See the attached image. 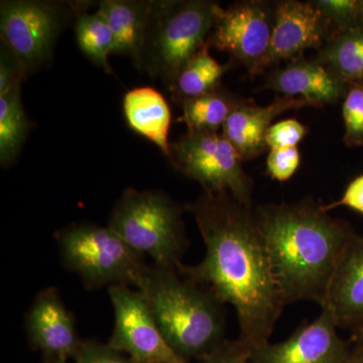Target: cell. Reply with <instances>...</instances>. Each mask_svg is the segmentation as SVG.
Wrapping results in <instances>:
<instances>
[{"label":"cell","mask_w":363,"mask_h":363,"mask_svg":"<svg viewBox=\"0 0 363 363\" xmlns=\"http://www.w3.org/2000/svg\"><path fill=\"white\" fill-rule=\"evenodd\" d=\"M252 352L238 339L233 341L226 340L218 350L209 357L199 360L198 363H253Z\"/></svg>","instance_id":"29"},{"label":"cell","mask_w":363,"mask_h":363,"mask_svg":"<svg viewBox=\"0 0 363 363\" xmlns=\"http://www.w3.org/2000/svg\"><path fill=\"white\" fill-rule=\"evenodd\" d=\"M267 87L281 96L300 98L313 106L336 104L351 86L318 61H296L272 74Z\"/></svg>","instance_id":"16"},{"label":"cell","mask_w":363,"mask_h":363,"mask_svg":"<svg viewBox=\"0 0 363 363\" xmlns=\"http://www.w3.org/2000/svg\"><path fill=\"white\" fill-rule=\"evenodd\" d=\"M25 77L18 62L13 58L4 45H1L0 54V95H4L13 88L21 86V80Z\"/></svg>","instance_id":"30"},{"label":"cell","mask_w":363,"mask_h":363,"mask_svg":"<svg viewBox=\"0 0 363 363\" xmlns=\"http://www.w3.org/2000/svg\"><path fill=\"white\" fill-rule=\"evenodd\" d=\"M301 156L298 147L269 150L267 159V171L272 180H290L300 167Z\"/></svg>","instance_id":"27"},{"label":"cell","mask_w":363,"mask_h":363,"mask_svg":"<svg viewBox=\"0 0 363 363\" xmlns=\"http://www.w3.org/2000/svg\"><path fill=\"white\" fill-rule=\"evenodd\" d=\"M154 4L135 0H104L98 4L113 35V54L130 57L138 67L143 65Z\"/></svg>","instance_id":"17"},{"label":"cell","mask_w":363,"mask_h":363,"mask_svg":"<svg viewBox=\"0 0 363 363\" xmlns=\"http://www.w3.org/2000/svg\"><path fill=\"white\" fill-rule=\"evenodd\" d=\"M272 25L264 2H238L226 9L219 6L207 43L231 55L255 75L269 50Z\"/></svg>","instance_id":"10"},{"label":"cell","mask_w":363,"mask_h":363,"mask_svg":"<svg viewBox=\"0 0 363 363\" xmlns=\"http://www.w3.org/2000/svg\"><path fill=\"white\" fill-rule=\"evenodd\" d=\"M338 207L350 208L353 211L363 215V174L348 184L340 199L330 204L322 205V209L325 212H329Z\"/></svg>","instance_id":"31"},{"label":"cell","mask_w":363,"mask_h":363,"mask_svg":"<svg viewBox=\"0 0 363 363\" xmlns=\"http://www.w3.org/2000/svg\"><path fill=\"white\" fill-rule=\"evenodd\" d=\"M208 43L182 69L171 85L172 92L182 101L201 96L219 87L228 66L221 65L210 55Z\"/></svg>","instance_id":"20"},{"label":"cell","mask_w":363,"mask_h":363,"mask_svg":"<svg viewBox=\"0 0 363 363\" xmlns=\"http://www.w3.org/2000/svg\"><path fill=\"white\" fill-rule=\"evenodd\" d=\"M21 92L18 86L0 95V164L4 168L16 161L30 130Z\"/></svg>","instance_id":"21"},{"label":"cell","mask_w":363,"mask_h":363,"mask_svg":"<svg viewBox=\"0 0 363 363\" xmlns=\"http://www.w3.org/2000/svg\"><path fill=\"white\" fill-rule=\"evenodd\" d=\"M316 61L328 67L350 86H363V25L328 40Z\"/></svg>","instance_id":"19"},{"label":"cell","mask_w":363,"mask_h":363,"mask_svg":"<svg viewBox=\"0 0 363 363\" xmlns=\"http://www.w3.org/2000/svg\"><path fill=\"white\" fill-rule=\"evenodd\" d=\"M172 164L197 181L204 192L230 194L252 206L253 182L225 136L218 133H188L171 145Z\"/></svg>","instance_id":"7"},{"label":"cell","mask_w":363,"mask_h":363,"mask_svg":"<svg viewBox=\"0 0 363 363\" xmlns=\"http://www.w3.org/2000/svg\"><path fill=\"white\" fill-rule=\"evenodd\" d=\"M332 25L337 28V33L348 28L363 25V6L357 0H317L313 1Z\"/></svg>","instance_id":"24"},{"label":"cell","mask_w":363,"mask_h":363,"mask_svg":"<svg viewBox=\"0 0 363 363\" xmlns=\"http://www.w3.org/2000/svg\"><path fill=\"white\" fill-rule=\"evenodd\" d=\"M123 113L131 130L154 143L168 159L171 157V111L159 91L147 86L128 91L123 98Z\"/></svg>","instance_id":"18"},{"label":"cell","mask_w":363,"mask_h":363,"mask_svg":"<svg viewBox=\"0 0 363 363\" xmlns=\"http://www.w3.org/2000/svg\"><path fill=\"white\" fill-rule=\"evenodd\" d=\"M136 290L147 301L167 342L186 362H199L225 342V304L207 286L178 269L154 264Z\"/></svg>","instance_id":"3"},{"label":"cell","mask_w":363,"mask_h":363,"mask_svg":"<svg viewBox=\"0 0 363 363\" xmlns=\"http://www.w3.org/2000/svg\"><path fill=\"white\" fill-rule=\"evenodd\" d=\"M26 330L30 344L43 353L45 362L74 359L82 343L75 319L54 286L38 294L26 313Z\"/></svg>","instance_id":"13"},{"label":"cell","mask_w":363,"mask_h":363,"mask_svg":"<svg viewBox=\"0 0 363 363\" xmlns=\"http://www.w3.org/2000/svg\"><path fill=\"white\" fill-rule=\"evenodd\" d=\"M352 333L357 341L363 340V322L359 326H357L354 330H352Z\"/></svg>","instance_id":"33"},{"label":"cell","mask_w":363,"mask_h":363,"mask_svg":"<svg viewBox=\"0 0 363 363\" xmlns=\"http://www.w3.org/2000/svg\"><path fill=\"white\" fill-rule=\"evenodd\" d=\"M74 360L75 363H133L130 357L113 350L108 343L93 340L82 341Z\"/></svg>","instance_id":"28"},{"label":"cell","mask_w":363,"mask_h":363,"mask_svg":"<svg viewBox=\"0 0 363 363\" xmlns=\"http://www.w3.org/2000/svg\"><path fill=\"white\" fill-rule=\"evenodd\" d=\"M342 116L343 140L348 147L363 145V86H351L344 98Z\"/></svg>","instance_id":"25"},{"label":"cell","mask_w":363,"mask_h":363,"mask_svg":"<svg viewBox=\"0 0 363 363\" xmlns=\"http://www.w3.org/2000/svg\"><path fill=\"white\" fill-rule=\"evenodd\" d=\"M238 104V100L218 87L201 96L183 101L181 121L187 125L188 133H218Z\"/></svg>","instance_id":"22"},{"label":"cell","mask_w":363,"mask_h":363,"mask_svg":"<svg viewBox=\"0 0 363 363\" xmlns=\"http://www.w3.org/2000/svg\"><path fill=\"white\" fill-rule=\"evenodd\" d=\"M313 106L300 98L278 96L267 106L245 101L234 107L222 128V135L231 143L241 161L255 159L267 149L266 135L276 117L292 109Z\"/></svg>","instance_id":"15"},{"label":"cell","mask_w":363,"mask_h":363,"mask_svg":"<svg viewBox=\"0 0 363 363\" xmlns=\"http://www.w3.org/2000/svg\"><path fill=\"white\" fill-rule=\"evenodd\" d=\"M61 4L35 0H6L0 4L2 45L13 55L25 76L51 59L65 20Z\"/></svg>","instance_id":"8"},{"label":"cell","mask_w":363,"mask_h":363,"mask_svg":"<svg viewBox=\"0 0 363 363\" xmlns=\"http://www.w3.org/2000/svg\"><path fill=\"white\" fill-rule=\"evenodd\" d=\"M204 241L199 264L178 271L235 309L240 337L253 351L269 343L286 301L272 274L252 206L230 194L204 192L186 206Z\"/></svg>","instance_id":"1"},{"label":"cell","mask_w":363,"mask_h":363,"mask_svg":"<svg viewBox=\"0 0 363 363\" xmlns=\"http://www.w3.org/2000/svg\"><path fill=\"white\" fill-rule=\"evenodd\" d=\"M62 264L87 289L112 286L138 288L147 267L108 226L72 224L56 235Z\"/></svg>","instance_id":"5"},{"label":"cell","mask_w":363,"mask_h":363,"mask_svg":"<svg viewBox=\"0 0 363 363\" xmlns=\"http://www.w3.org/2000/svg\"><path fill=\"white\" fill-rule=\"evenodd\" d=\"M114 310V330L109 345L133 363H189L162 336L142 293L128 286L108 288Z\"/></svg>","instance_id":"9"},{"label":"cell","mask_w":363,"mask_h":363,"mask_svg":"<svg viewBox=\"0 0 363 363\" xmlns=\"http://www.w3.org/2000/svg\"><path fill=\"white\" fill-rule=\"evenodd\" d=\"M331 23L313 2L286 0L277 4L271 43L257 74L274 64L296 58L328 39Z\"/></svg>","instance_id":"12"},{"label":"cell","mask_w":363,"mask_h":363,"mask_svg":"<svg viewBox=\"0 0 363 363\" xmlns=\"http://www.w3.org/2000/svg\"><path fill=\"white\" fill-rule=\"evenodd\" d=\"M76 40L91 62L112 73L108 58L113 54L114 40L108 23L100 11L79 14L75 26Z\"/></svg>","instance_id":"23"},{"label":"cell","mask_w":363,"mask_h":363,"mask_svg":"<svg viewBox=\"0 0 363 363\" xmlns=\"http://www.w3.org/2000/svg\"><path fill=\"white\" fill-rule=\"evenodd\" d=\"M321 308L338 328L354 330L363 322V235L353 233L342 255Z\"/></svg>","instance_id":"14"},{"label":"cell","mask_w":363,"mask_h":363,"mask_svg":"<svg viewBox=\"0 0 363 363\" xmlns=\"http://www.w3.org/2000/svg\"><path fill=\"white\" fill-rule=\"evenodd\" d=\"M253 211L286 304L321 306L352 227L312 199L260 205Z\"/></svg>","instance_id":"2"},{"label":"cell","mask_w":363,"mask_h":363,"mask_svg":"<svg viewBox=\"0 0 363 363\" xmlns=\"http://www.w3.org/2000/svg\"><path fill=\"white\" fill-rule=\"evenodd\" d=\"M219 4L206 0L155 2L145 49L150 69L169 85L206 44Z\"/></svg>","instance_id":"6"},{"label":"cell","mask_w":363,"mask_h":363,"mask_svg":"<svg viewBox=\"0 0 363 363\" xmlns=\"http://www.w3.org/2000/svg\"><path fill=\"white\" fill-rule=\"evenodd\" d=\"M350 363H363V340L357 341L354 350H351Z\"/></svg>","instance_id":"32"},{"label":"cell","mask_w":363,"mask_h":363,"mask_svg":"<svg viewBox=\"0 0 363 363\" xmlns=\"http://www.w3.org/2000/svg\"><path fill=\"white\" fill-rule=\"evenodd\" d=\"M362 6H363V1H362Z\"/></svg>","instance_id":"35"},{"label":"cell","mask_w":363,"mask_h":363,"mask_svg":"<svg viewBox=\"0 0 363 363\" xmlns=\"http://www.w3.org/2000/svg\"><path fill=\"white\" fill-rule=\"evenodd\" d=\"M182 213L164 193L126 189L107 226L138 255L154 260L155 266L178 269L189 245Z\"/></svg>","instance_id":"4"},{"label":"cell","mask_w":363,"mask_h":363,"mask_svg":"<svg viewBox=\"0 0 363 363\" xmlns=\"http://www.w3.org/2000/svg\"><path fill=\"white\" fill-rule=\"evenodd\" d=\"M330 313L322 309L311 323L303 324L286 340L267 343L252 352L253 363H350L351 350L339 337Z\"/></svg>","instance_id":"11"},{"label":"cell","mask_w":363,"mask_h":363,"mask_svg":"<svg viewBox=\"0 0 363 363\" xmlns=\"http://www.w3.org/2000/svg\"><path fill=\"white\" fill-rule=\"evenodd\" d=\"M304 124L296 119H285L272 124L266 135L267 147L271 150L298 147V143L307 135Z\"/></svg>","instance_id":"26"},{"label":"cell","mask_w":363,"mask_h":363,"mask_svg":"<svg viewBox=\"0 0 363 363\" xmlns=\"http://www.w3.org/2000/svg\"><path fill=\"white\" fill-rule=\"evenodd\" d=\"M45 363H67L64 362H45Z\"/></svg>","instance_id":"34"}]
</instances>
